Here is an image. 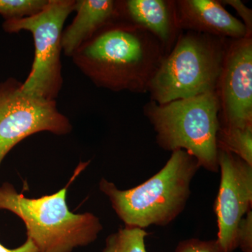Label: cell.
<instances>
[{
  "label": "cell",
  "instance_id": "277c9868",
  "mask_svg": "<svg viewBox=\"0 0 252 252\" xmlns=\"http://www.w3.org/2000/svg\"><path fill=\"white\" fill-rule=\"evenodd\" d=\"M144 114L153 126L160 148L186 151L200 167L215 173L220 171L217 143L220 103L215 91L165 104L150 101L144 106Z\"/></svg>",
  "mask_w": 252,
  "mask_h": 252
},
{
  "label": "cell",
  "instance_id": "6da1fadb",
  "mask_svg": "<svg viewBox=\"0 0 252 252\" xmlns=\"http://www.w3.org/2000/svg\"><path fill=\"white\" fill-rule=\"evenodd\" d=\"M165 56L152 33L120 18L97 32L71 58L97 87L145 94Z\"/></svg>",
  "mask_w": 252,
  "mask_h": 252
},
{
  "label": "cell",
  "instance_id": "52a82bcc",
  "mask_svg": "<svg viewBox=\"0 0 252 252\" xmlns=\"http://www.w3.org/2000/svg\"><path fill=\"white\" fill-rule=\"evenodd\" d=\"M22 85L12 77L0 81V165L10 151L29 136L41 132L64 135L72 130L56 101L27 94Z\"/></svg>",
  "mask_w": 252,
  "mask_h": 252
},
{
  "label": "cell",
  "instance_id": "3957f363",
  "mask_svg": "<svg viewBox=\"0 0 252 252\" xmlns=\"http://www.w3.org/2000/svg\"><path fill=\"white\" fill-rule=\"evenodd\" d=\"M90 161L81 162L64 188L51 195L29 198L6 182L0 187V210H7L23 220L28 238L39 252H72L94 243L103 229L91 212L74 214L67 204V189Z\"/></svg>",
  "mask_w": 252,
  "mask_h": 252
},
{
  "label": "cell",
  "instance_id": "ba28073f",
  "mask_svg": "<svg viewBox=\"0 0 252 252\" xmlns=\"http://www.w3.org/2000/svg\"><path fill=\"white\" fill-rule=\"evenodd\" d=\"M220 127L252 126V36L230 39L216 90Z\"/></svg>",
  "mask_w": 252,
  "mask_h": 252
},
{
  "label": "cell",
  "instance_id": "5bb4252c",
  "mask_svg": "<svg viewBox=\"0 0 252 252\" xmlns=\"http://www.w3.org/2000/svg\"><path fill=\"white\" fill-rule=\"evenodd\" d=\"M149 233L138 228H119L106 239L102 252H147L145 238Z\"/></svg>",
  "mask_w": 252,
  "mask_h": 252
},
{
  "label": "cell",
  "instance_id": "30bf717a",
  "mask_svg": "<svg viewBox=\"0 0 252 252\" xmlns=\"http://www.w3.org/2000/svg\"><path fill=\"white\" fill-rule=\"evenodd\" d=\"M176 10L180 29L230 39L249 36L242 21L217 0H177Z\"/></svg>",
  "mask_w": 252,
  "mask_h": 252
},
{
  "label": "cell",
  "instance_id": "8992f818",
  "mask_svg": "<svg viewBox=\"0 0 252 252\" xmlns=\"http://www.w3.org/2000/svg\"><path fill=\"white\" fill-rule=\"evenodd\" d=\"M76 0H49L39 14L31 17L5 21L7 33L31 32L34 44V58L22 89L49 101H56L63 87L62 34L66 20L74 11Z\"/></svg>",
  "mask_w": 252,
  "mask_h": 252
},
{
  "label": "cell",
  "instance_id": "ac0fdd59",
  "mask_svg": "<svg viewBox=\"0 0 252 252\" xmlns=\"http://www.w3.org/2000/svg\"><path fill=\"white\" fill-rule=\"evenodd\" d=\"M222 4L229 5L236 11L237 14L243 20L249 36H252V10L248 8L240 0H223Z\"/></svg>",
  "mask_w": 252,
  "mask_h": 252
},
{
  "label": "cell",
  "instance_id": "d6986e66",
  "mask_svg": "<svg viewBox=\"0 0 252 252\" xmlns=\"http://www.w3.org/2000/svg\"><path fill=\"white\" fill-rule=\"evenodd\" d=\"M0 252H39V251L31 239L27 238L24 244L16 249L6 248L0 243Z\"/></svg>",
  "mask_w": 252,
  "mask_h": 252
},
{
  "label": "cell",
  "instance_id": "e0dca14e",
  "mask_svg": "<svg viewBox=\"0 0 252 252\" xmlns=\"http://www.w3.org/2000/svg\"><path fill=\"white\" fill-rule=\"evenodd\" d=\"M237 248L243 252H252V210L239 222L236 230Z\"/></svg>",
  "mask_w": 252,
  "mask_h": 252
},
{
  "label": "cell",
  "instance_id": "5b68a950",
  "mask_svg": "<svg viewBox=\"0 0 252 252\" xmlns=\"http://www.w3.org/2000/svg\"><path fill=\"white\" fill-rule=\"evenodd\" d=\"M230 39L182 32L151 81V101L165 104L215 92Z\"/></svg>",
  "mask_w": 252,
  "mask_h": 252
},
{
  "label": "cell",
  "instance_id": "2e32d148",
  "mask_svg": "<svg viewBox=\"0 0 252 252\" xmlns=\"http://www.w3.org/2000/svg\"><path fill=\"white\" fill-rule=\"evenodd\" d=\"M175 252H226L216 240H202L190 238L182 240L177 245Z\"/></svg>",
  "mask_w": 252,
  "mask_h": 252
},
{
  "label": "cell",
  "instance_id": "7c38bea8",
  "mask_svg": "<svg viewBox=\"0 0 252 252\" xmlns=\"http://www.w3.org/2000/svg\"><path fill=\"white\" fill-rule=\"evenodd\" d=\"M74 11L77 14L63 31L61 41L69 57L104 26L122 18L119 1L113 0H76Z\"/></svg>",
  "mask_w": 252,
  "mask_h": 252
},
{
  "label": "cell",
  "instance_id": "4fadbf2b",
  "mask_svg": "<svg viewBox=\"0 0 252 252\" xmlns=\"http://www.w3.org/2000/svg\"><path fill=\"white\" fill-rule=\"evenodd\" d=\"M218 149L227 151L252 165V126L244 128H221L217 136Z\"/></svg>",
  "mask_w": 252,
  "mask_h": 252
},
{
  "label": "cell",
  "instance_id": "9a60e30c",
  "mask_svg": "<svg viewBox=\"0 0 252 252\" xmlns=\"http://www.w3.org/2000/svg\"><path fill=\"white\" fill-rule=\"evenodd\" d=\"M49 0H0V15L5 21L31 17L45 8Z\"/></svg>",
  "mask_w": 252,
  "mask_h": 252
},
{
  "label": "cell",
  "instance_id": "8fae6325",
  "mask_svg": "<svg viewBox=\"0 0 252 252\" xmlns=\"http://www.w3.org/2000/svg\"><path fill=\"white\" fill-rule=\"evenodd\" d=\"M121 18L147 30L161 43L166 55L182 32L179 26L175 1L126 0L119 1Z\"/></svg>",
  "mask_w": 252,
  "mask_h": 252
},
{
  "label": "cell",
  "instance_id": "9c48e42d",
  "mask_svg": "<svg viewBox=\"0 0 252 252\" xmlns=\"http://www.w3.org/2000/svg\"><path fill=\"white\" fill-rule=\"evenodd\" d=\"M220 189L215 204L217 240L226 252L236 250L239 222L252 205V165L235 154L219 149Z\"/></svg>",
  "mask_w": 252,
  "mask_h": 252
},
{
  "label": "cell",
  "instance_id": "7a4b0ae2",
  "mask_svg": "<svg viewBox=\"0 0 252 252\" xmlns=\"http://www.w3.org/2000/svg\"><path fill=\"white\" fill-rule=\"evenodd\" d=\"M200 168L193 156L177 150L161 170L137 187L121 190L102 178L99 188L126 227L165 226L185 210L192 180Z\"/></svg>",
  "mask_w": 252,
  "mask_h": 252
}]
</instances>
